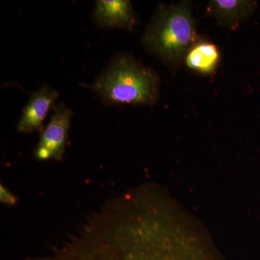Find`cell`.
<instances>
[{
  "label": "cell",
  "instance_id": "1",
  "mask_svg": "<svg viewBox=\"0 0 260 260\" xmlns=\"http://www.w3.org/2000/svg\"><path fill=\"white\" fill-rule=\"evenodd\" d=\"M159 88L156 73L124 53L114 56L90 86L109 105H153Z\"/></svg>",
  "mask_w": 260,
  "mask_h": 260
},
{
  "label": "cell",
  "instance_id": "2",
  "mask_svg": "<svg viewBox=\"0 0 260 260\" xmlns=\"http://www.w3.org/2000/svg\"><path fill=\"white\" fill-rule=\"evenodd\" d=\"M199 40L190 3L160 5L142 37L148 52L169 66L177 67Z\"/></svg>",
  "mask_w": 260,
  "mask_h": 260
},
{
  "label": "cell",
  "instance_id": "3",
  "mask_svg": "<svg viewBox=\"0 0 260 260\" xmlns=\"http://www.w3.org/2000/svg\"><path fill=\"white\" fill-rule=\"evenodd\" d=\"M73 113L64 103L53 108L50 121L43 129L36 149V158L39 160H60L64 155Z\"/></svg>",
  "mask_w": 260,
  "mask_h": 260
},
{
  "label": "cell",
  "instance_id": "4",
  "mask_svg": "<svg viewBox=\"0 0 260 260\" xmlns=\"http://www.w3.org/2000/svg\"><path fill=\"white\" fill-rule=\"evenodd\" d=\"M58 98V92L48 85L32 93L17 125L18 131L29 134L42 129L43 122L55 107Z\"/></svg>",
  "mask_w": 260,
  "mask_h": 260
},
{
  "label": "cell",
  "instance_id": "5",
  "mask_svg": "<svg viewBox=\"0 0 260 260\" xmlns=\"http://www.w3.org/2000/svg\"><path fill=\"white\" fill-rule=\"evenodd\" d=\"M93 16L99 28L133 30L136 26L134 8L127 0H98Z\"/></svg>",
  "mask_w": 260,
  "mask_h": 260
},
{
  "label": "cell",
  "instance_id": "6",
  "mask_svg": "<svg viewBox=\"0 0 260 260\" xmlns=\"http://www.w3.org/2000/svg\"><path fill=\"white\" fill-rule=\"evenodd\" d=\"M42 260H158L133 248H80L67 249L50 259Z\"/></svg>",
  "mask_w": 260,
  "mask_h": 260
},
{
  "label": "cell",
  "instance_id": "7",
  "mask_svg": "<svg viewBox=\"0 0 260 260\" xmlns=\"http://www.w3.org/2000/svg\"><path fill=\"white\" fill-rule=\"evenodd\" d=\"M255 7V2L246 0H212L207 7L206 13L215 18L220 26L235 29L251 16Z\"/></svg>",
  "mask_w": 260,
  "mask_h": 260
},
{
  "label": "cell",
  "instance_id": "8",
  "mask_svg": "<svg viewBox=\"0 0 260 260\" xmlns=\"http://www.w3.org/2000/svg\"><path fill=\"white\" fill-rule=\"evenodd\" d=\"M184 60L186 66L190 69L208 74L218 66L220 52L215 44L199 39L187 53Z\"/></svg>",
  "mask_w": 260,
  "mask_h": 260
},
{
  "label": "cell",
  "instance_id": "9",
  "mask_svg": "<svg viewBox=\"0 0 260 260\" xmlns=\"http://www.w3.org/2000/svg\"><path fill=\"white\" fill-rule=\"evenodd\" d=\"M0 200L2 203L10 206L15 205L18 201L16 197L3 185H1V189H0Z\"/></svg>",
  "mask_w": 260,
  "mask_h": 260
}]
</instances>
